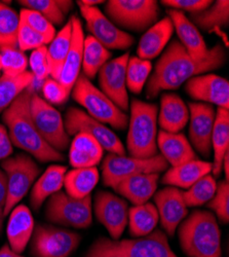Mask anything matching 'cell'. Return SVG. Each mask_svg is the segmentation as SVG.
Segmentation results:
<instances>
[{
	"label": "cell",
	"mask_w": 229,
	"mask_h": 257,
	"mask_svg": "<svg viewBox=\"0 0 229 257\" xmlns=\"http://www.w3.org/2000/svg\"><path fill=\"white\" fill-rule=\"evenodd\" d=\"M226 60L227 52L221 45L210 49L204 59L195 60L177 39H174L156 62L146 85V96L148 99H154L162 91L177 90L194 76L221 68Z\"/></svg>",
	"instance_id": "cell-1"
},
{
	"label": "cell",
	"mask_w": 229,
	"mask_h": 257,
	"mask_svg": "<svg viewBox=\"0 0 229 257\" xmlns=\"http://www.w3.org/2000/svg\"><path fill=\"white\" fill-rule=\"evenodd\" d=\"M33 92L30 85L3 112V120L8 126L12 143L43 163L64 161V156L45 141L33 123L30 114Z\"/></svg>",
	"instance_id": "cell-2"
},
{
	"label": "cell",
	"mask_w": 229,
	"mask_h": 257,
	"mask_svg": "<svg viewBox=\"0 0 229 257\" xmlns=\"http://www.w3.org/2000/svg\"><path fill=\"white\" fill-rule=\"evenodd\" d=\"M179 240L189 257H221V233L210 211L195 210L179 224Z\"/></svg>",
	"instance_id": "cell-3"
},
{
	"label": "cell",
	"mask_w": 229,
	"mask_h": 257,
	"mask_svg": "<svg viewBox=\"0 0 229 257\" xmlns=\"http://www.w3.org/2000/svg\"><path fill=\"white\" fill-rule=\"evenodd\" d=\"M85 257H178L170 247L166 234L154 229L149 234L132 240L99 238Z\"/></svg>",
	"instance_id": "cell-4"
},
{
	"label": "cell",
	"mask_w": 229,
	"mask_h": 257,
	"mask_svg": "<svg viewBox=\"0 0 229 257\" xmlns=\"http://www.w3.org/2000/svg\"><path fill=\"white\" fill-rule=\"evenodd\" d=\"M157 105L133 99L127 146L131 157L150 159L157 155Z\"/></svg>",
	"instance_id": "cell-5"
},
{
	"label": "cell",
	"mask_w": 229,
	"mask_h": 257,
	"mask_svg": "<svg viewBox=\"0 0 229 257\" xmlns=\"http://www.w3.org/2000/svg\"><path fill=\"white\" fill-rule=\"evenodd\" d=\"M71 93L73 99L87 110V113L99 122L107 123L120 131L128 126L129 115L83 74H79Z\"/></svg>",
	"instance_id": "cell-6"
},
{
	"label": "cell",
	"mask_w": 229,
	"mask_h": 257,
	"mask_svg": "<svg viewBox=\"0 0 229 257\" xmlns=\"http://www.w3.org/2000/svg\"><path fill=\"white\" fill-rule=\"evenodd\" d=\"M105 4V12L111 22L131 31L149 29L160 15L155 0H109Z\"/></svg>",
	"instance_id": "cell-7"
},
{
	"label": "cell",
	"mask_w": 229,
	"mask_h": 257,
	"mask_svg": "<svg viewBox=\"0 0 229 257\" xmlns=\"http://www.w3.org/2000/svg\"><path fill=\"white\" fill-rule=\"evenodd\" d=\"M7 175L8 197L5 207V217L22 201L40 173L39 167L28 155L20 154L2 162Z\"/></svg>",
	"instance_id": "cell-8"
},
{
	"label": "cell",
	"mask_w": 229,
	"mask_h": 257,
	"mask_svg": "<svg viewBox=\"0 0 229 257\" xmlns=\"http://www.w3.org/2000/svg\"><path fill=\"white\" fill-rule=\"evenodd\" d=\"M169 168V163L161 155L150 159H137L109 154L102 164L104 185L114 187L123 179L139 174L160 173Z\"/></svg>",
	"instance_id": "cell-9"
},
{
	"label": "cell",
	"mask_w": 229,
	"mask_h": 257,
	"mask_svg": "<svg viewBox=\"0 0 229 257\" xmlns=\"http://www.w3.org/2000/svg\"><path fill=\"white\" fill-rule=\"evenodd\" d=\"M30 114L40 136L57 152L67 149L70 136L65 130L64 119L55 107L33 92L30 100Z\"/></svg>",
	"instance_id": "cell-10"
},
{
	"label": "cell",
	"mask_w": 229,
	"mask_h": 257,
	"mask_svg": "<svg viewBox=\"0 0 229 257\" xmlns=\"http://www.w3.org/2000/svg\"><path fill=\"white\" fill-rule=\"evenodd\" d=\"M46 216L49 221L56 224L87 228L93 222L92 197L75 199L60 190L50 197Z\"/></svg>",
	"instance_id": "cell-11"
},
{
	"label": "cell",
	"mask_w": 229,
	"mask_h": 257,
	"mask_svg": "<svg viewBox=\"0 0 229 257\" xmlns=\"http://www.w3.org/2000/svg\"><path fill=\"white\" fill-rule=\"evenodd\" d=\"M30 241L34 257H69L78 247L80 235L68 229L38 224Z\"/></svg>",
	"instance_id": "cell-12"
},
{
	"label": "cell",
	"mask_w": 229,
	"mask_h": 257,
	"mask_svg": "<svg viewBox=\"0 0 229 257\" xmlns=\"http://www.w3.org/2000/svg\"><path fill=\"white\" fill-rule=\"evenodd\" d=\"M65 130L69 136L85 133L95 138L103 149L117 156H126L120 139L105 124L91 117L86 111L70 107L64 118Z\"/></svg>",
	"instance_id": "cell-13"
},
{
	"label": "cell",
	"mask_w": 229,
	"mask_h": 257,
	"mask_svg": "<svg viewBox=\"0 0 229 257\" xmlns=\"http://www.w3.org/2000/svg\"><path fill=\"white\" fill-rule=\"evenodd\" d=\"M76 4L79 7L81 16L86 20L91 36L104 48L107 50H127L134 45V37L114 25L98 8Z\"/></svg>",
	"instance_id": "cell-14"
},
{
	"label": "cell",
	"mask_w": 229,
	"mask_h": 257,
	"mask_svg": "<svg viewBox=\"0 0 229 257\" xmlns=\"http://www.w3.org/2000/svg\"><path fill=\"white\" fill-rule=\"evenodd\" d=\"M130 54L108 61L99 70V84L101 91L117 107L126 112L130 108V100L127 89V65Z\"/></svg>",
	"instance_id": "cell-15"
},
{
	"label": "cell",
	"mask_w": 229,
	"mask_h": 257,
	"mask_svg": "<svg viewBox=\"0 0 229 257\" xmlns=\"http://www.w3.org/2000/svg\"><path fill=\"white\" fill-rule=\"evenodd\" d=\"M95 214L111 238L118 240L129 222V205L112 192L102 190L95 197Z\"/></svg>",
	"instance_id": "cell-16"
},
{
	"label": "cell",
	"mask_w": 229,
	"mask_h": 257,
	"mask_svg": "<svg viewBox=\"0 0 229 257\" xmlns=\"http://www.w3.org/2000/svg\"><path fill=\"white\" fill-rule=\"evenodd\" d=\"M190 126V144L200 156L207 159L212 152V133L216 118L214 106L207 103L191 102L188 104Z\"/></svg>",
	"instance_id": "cell-17"
},
{
	"label": "cell",
	"mask_w": 229,
	"mask_h": 257,
	"mask_svg": "<svg viewBox=\"0 0 229 257\" xmlns=\"http://www.w3.org/2000/svg\"><path fill=\"white\" fill-rule=\"evenodd\" d=\"M185 91L193 100L229 108V82L216 74H200L185 82Z\"/></svg>",
	"instance_id": "cell-18"
},
{
	"label": "cell",
	"mask_w": 229,
	"mask_h": 257,
	"mask_svg": "<svg viewBox=\"0 0 229 257\" xmlns=\"http://www.w3.org/2000/svg\"><path fill=\"white\" fill-rule=\"evenodd\" d=\"M154 203L162 228L169 235H173L188 213L182 191L173 186L165 187L155 192Z\"/></svg>",
	"instance_id": "cell-19"
},
{
	"label": "cell",
	"mask_w": 229,
	"mask_h": 257,
	"mask_svg": "<svg viewBox=\"0 0 229 257\" xmlns=\"http://www.w3.org/2000/svg\"><path fill=\"white\" fill-rule=\"evenodd\" d=\"M70 21L72 25L70 49L63 69H62L58 79V81L63 84L69 92L72 91L73 85L80 74L83 57V44H85V34H83L82 24L79 18L72 16Z\"/></svg>",
	"instance_id": "cell-20"
},
{
	"label": "cell",
	"mask_w": 229,
	"mask_h": 257,
	"mask_svg": "<svg viewBox=\"0 0 229 257\" xmlns=\"http://www.w3.org/2000/svg\"><path fill=\"white\" fill-rule=\"evenodd\" d=\"M168 15L179 36V42L187 53L195 60H202L209 55L210 49H207L199 30L193 25L189 18H187L183 12L172 9L168 11Z\"/></svg>",
	"instance_id": "cell-21"
},
{
	"label": "cell",
	"mask_w": 229,
	"mask_h": 257,
	"mask_svg": "<svg viewBox=\"0 0 229 257\" xmlns=\"http://www.w3.org/2000/svg\"><path fill=\"white\" fill-rule=\"evenodd\" d=\"M34 219L30 209L25 205L16 206L10 213L7 227L8 240L13 251L22 253L31 240L34 230Z\"/></svg>",
	"instance_id": "cell-22"
},
{
	"label": "cell",
	"mask_w": 229,
	"mask_h": 257,
	"mask_svg": "<svg viewBox=\"0 0 229 257\" xmlns=\"http://www.w3.org/2000/svg\"><path fill=\"white\" fill-rule=\"evenodd\" d=\"M173 32L174 26L169 17L157 21L141 37L137 48L138 58L147 61L156 58L168 45Z\"/></svg>",
	"instance_id": "cell-23"
},
{
	"label": "cell",
	"mask_w": 229,
	"mask_h": 257,
	"mask_svg": "<svg viewBox=\"0 0 229 257\" xmlns=\"http://www.w3.org/2000/svg\"><path fill=\"white\" fill-rule=\"evenodd\" d=\"M162 131L179 133L189 120V110L185 102L176 94H163L160 99V109L157 116Z\"/></svg>",
	"instance_id": "cell-24"
},
{
	"label": "cell",
	"mask_w": 229,
	"mask_h": 257,
	"mask_svg": "<svg viewBox=\"0 0 229 257\" xmlns=\"http://www.w3.org/2000/svg\"><path fill=\"white\" fill-rule=\"evenodd\" d=\"M158 174L148 173L131 176L117 183L113 189L135 206L143 205L154 196L159 179Z\"/></svg>",
	"instance_id": "cell-25"
},
{
	"label": "cell",
	"mask_w": 229,
	"mask_h": 257,
	"mask_svg": "<svg viewBox=\"0 0 229 257\" xmlns=\"http://www.w3.org/2000/svg\"><path fill=\"white\" fill-rule=\"evenodd\" d=\"M157 147L161 156L172 167L197 160L190 142L180 133H169L161 130L157 135Z\"/></svg>",
	"instance_id": "cell-26"
},
{
	"label": "cell",
	"mask_w": 229,
	"mask_h": 257,
	"mask_svg": "<svg viewBox=\"0 0 229 257\" xmlns=\"http://www.w3.org/2000/svg\"><path fill=\"white\" fill-rule=\"evenodd\" d=\"M213 165L210 162L193 160L183 165L172 167L162 177V184L173 187L189 188L203 176L212 172Z\"/></svg>",
	"instance_id": "cell-27"
},
{
	"label": "cell",
	"mask_w": 229,
	"mask_h": 257,
	"mask_svg": "<svg viewBox=\"0 0 229 257\" xmlns=\"http://www.w3.org/2000/svg\"><path fill=\"white\" fill-rule=\"evenodd\" d=\"M104 149L92 136L76 134L70 144L69 162L73 168L96 167L103 158Z\"/></svg>",
	"instance_id": "cell-28"
},
{
	"label": "cell",
	"mask_w": 229,
	"mask_h": 257,
	"mask_svg": "<svg viewBox=\"0 0 229 257\" xmlns=\"http://www.w3.org/2000/svg\"><path fill=\"white\" fill-rule=\"evenodd\" d=\"M66 173L67 168L59 165H52L46 170V172L39 177L32 187L30 196L32 209L37 211L48 198L61 190L64 186Z\"/></svg>",
	"instance_id": "cell-29"
},
{
	"label": "cell",
	"mask_w": 229,
	"mask_h": 257,
	"mask_svg": "<svg viewBox=\"0 0 229 257\" xmlns=\"http://www.w3.org/2000/svg\"><path fill=\"white\" fill-rule=\"evenodd\" d=\"M212 148L214 151V162L212 172L215 178L222 172V163L225 155L229 152V111L225 108H218L213 127Z\"/></svg>",
	"instance_id": "cell-30"
},
{
	"label": "cell",
	"mask_w": 229,
	"mask_h": 257,
	"mask_svg": "<svg viewBox=\"0 0 229 257\" xmlns=\"http://www.w3.org/2000/svg\"><path fill=\"white\" fill-rule=\"evenodd\" d=\"M72 35V25L69 20L67 24L62 28L51 41L48 48L47 58L50 68V75L52 78L58 80L63 69L66 57L68 55Z\"/></svg>",
	"instance_id": "cell-31"
},
{
	"label": "cell",
	"mask_w": 229,
	"mask_h": 257,
	"mask_svg": "<svg viewBox=\"0 0 229 257\" xmlns=\"http://www.w3.org/2000/svg\"><path fill=\"white\" fill-rule=\"evenodd\" d=\"M193 25L198 29L207 32H214L223 29L229 24V2L228 0H217L203 11L190 14Z\"/></svg>",
	"instance_id": "cell-32"
},
{
	"label": "cell",
	"mask_w": 229,
	"mask_h": 257,
	"mask_svg": "<svg viewBox=\"0 0 229 257\" xmlns=\"http://www.w3.org/2000/svg\"><path fill=\"white\" fill-rule=\"evenodd\" d=\"M99 171L96 167L76 168L66 173L64 187L66 194L75 199L91 196L92 190L99 181Z\"/></svg>",
	"instance_id": "cell-33"
},
{
	"label": "cell",
	"mask_w": 229,
	"mask_h": 257,
	"mask_svg": "<svg viewBox=\"0 0 229 257\" xmlns=\"http://www.w3.org/2000/svg\"><path fill=\"white\" fill-rule=\"evenodd\" d=\"M159 220L156 207L152 203L134 206L129 209V226L133 237L141 238L152 232Z\"/></svg>",
	"instance_id": "cell-34"
},
{
	"label": "cell",
	"mask_w": 229,
	"mask_h": 257,
	"mask_svg": "<svg viewBox=\"0 0 229 257\" xmlns=\"http://www.w3.org/2000/svg\"><path fill=\"white\" fill-rule=\"evenodd\" d=\"M111 56V53L93 36L85 37L81 66L85 73L83 75L89 79L95 78L99 70L109 61Z\"/></svg>",
	"instance_id": "cell-35"
},
{
	"label": "cell",
	"mask_w": 229,
	"mask_h": 257,
	"mask_svg": "<svg viewBox=\"0 0 229 257\" xmlns=\"http://www.w3.org/2000/svg\"><path fill=\"white\" fill-rule=\"evenodd\" d=\"M33 81L34 76L28 70L16 77L4 74L0 76V113L4 112L21 94L32 85Z\"/></svg>",
	"instance_id": "cell-36"
},
{
	"label": "cell",
	"mask_w": 229,
	"mask_h": 257,
	"mask_svg": "<svg viewBox=\"0 0 229 257\" xmlns=\"http://www.w3.org/2000/svg\"><path fill=\"white\" fill-rule=\"evenodd\" d=\"M20 21V14L16 10L5 2H0V50L19 49Z\"/></svg>",
	"instance_id": "cell-37"
},
{
	"label": "cell",
	"mask_w": 229,
	"mask_h": 257,
	"mask_svg": "<svg viewBox=\"0 0 229 257\" xmlns=\"http://www.w3.org/2000/svg\"><path fill=\"white\" fill-rule=\"evenodd\" d=\"M217 183L211 174H207L196 181L188 190L182 191L187 207H198L209 202L215 195Z\"/></svg>",
	"instance_id": "cell-38"
},
{
	"label": "cell",
	"mask_w": 229,
	"mask_h": 257,
	"mask_svg": "<svg viewBox=\"0 0 229 257\" xmlns=\"http://www.w3.org/2000/svg\"><path fill=\"white\" fill-rule=\"evenodd\" d=\"M151 69L150 61L130 57L127 65V89L134 94H140L148 80Z\"/></svg>",
	"instance_id": "cell-39"
},
{
	"label": "cell",
	"mask_w": 229,
	"mask_h": 257,
	"mask_svg": "<svg viewBox=\"0 0 229 257\" xmlns=\"http://www.w3.org/2000/svg\"><path fill=\"white\" fill-rule=\"evenodd\" d=\"M2 57V71L4 75L16 77L27 71L29 60L24 52L19 49L0 50Z\"/></svg>",
	"instance_id": "cell-40"
},
{
	"label": "cell",
	"mask_w": 229,
	"mask_h": 257,
	"mask_svg": "<svg viewBox=\"0 0 229 257\" xmlns=\"http://www.w3.org/2000/svg\"><path fill=\"white\" fill-rule=\"evenodd\" d=\"M18 4L43 15L54 26L62 25L65 21V15L60 10L58 0H20Z\"/></svg>",
	"instance_id": "cell-41"
},
{
	"label": "cell",
	"mask_w": 229,
	"mask_h": 257,
	"mask_svg": "<svg viewBox=\"0 0 229 257\" xmlns=\"http://www.w3.org/2000/svg\"><path fill=\"white\" fill-rule=\"evenodd\" d=\"M20 19L29 27H31L34 31L39 33L41 36H44V38L48 42V45L51 44V41L57 34L55 26L50 21H48L43 15H40L35 11L22 9L20 12Z\"/></svg>",
	"instance_id": "cell-42"
},
{
	"label": "cell",
	"mask_w": 229,
	"mask_h": 257,
	"mask_svg": "<svg viewBox=\"0 0 229 257\" xmlns=\"http://www.w3.org/2000/svg\"><path fill=\"white\" fill-rule=\"evenodd\" d=\"M207 207L212 209L221 223L227 224L229 221V184L222 180L217 184L214 197L209 201Z\"/></svg>",
	"instance_id": "cell-43"
},
{
	"label": "cell",
	"mask_w": 229,
	"mask_h": 257,
	"mask_svg": "<svg viewBox=\"0 0 229 257\" xmlns=\"http://www.w3.org/2000/svg\"><path fill=\"white\" fill-rule=\"evenodd\" d=\"M47 45L48 42L44 38V36H41L39 33L34 31L25 22H23V21H20V27L18 32V46L20 51H33Z\"/></svg>",
	"instance_id": "cell-44"
},
{
	"label": "cell",
	"mask_w": 229,
	"mask_h": 257,
	"mask_svg": "<svg viewBox=\"0 0 229 257\" xmlns=\"http://www.w3.org/2000/svg\"><path fill=\"white\" fill-rule=\"evenodd\" d=\"M47 52L48 48L47 46H44L36 50H33L30 55L29 65L31 68V72L34 76V80L45 81L50 76Z\"/></svg>",
	"instance_id": "cell-45"
},
{
	"label": "cell",
	"mask_w": 229,
	"mask_h": 257,
	"mask_svg": "<svg viewBox=\"0 0 229 257\" xmlns=\"http://www.w3.org/2000/svg\"><path fill=\"white\" fill-rule=\"evenodd\" d=\"M43 94L45 100L50 104H63L65 103L71 92H69L63 84H61L58 80L49 77L45 80L43 85Z\"/></svg>",
	"instance_id": "cell-46"
},
{
	"label": "cell",
	"mask_w": 229,
	"mask_h": 257,
	"mask_svg": "<svg viewBox=\"0 0 229 257\" xmlns=\"http://www.w3.org/2000/svg\"><path fill=\"white\" fill-rule=\"evenodd\" d=\"M161 4L164 7L172 8V10L194 14L209 8L213 2L212 0H163Z\"/></svg>",
	"instance_id": "cell-47"
},
{
	"label": "cell",
	"mask_w": 229,
	"mask_h": 257,
	"mask_svg": "<svg viewBox=\"0 0 229 257\" xmlns=\"http://www.w3.org/2000/svg\"><path fill=\"white\" fill-rule=\"evenodd\" d=\"M7 127L0 123V161H4L13 154L14 148Z\"/></svg>",
	"instance_id": "cell-48"
},
{
	"label": "cell",
	"mask_w": 229,
	"mask_h": 257,
	"mask_svg": "<svg viewBox=\"0 0 229 257\" xmlns=\"http://www.w3.org/2000/svg\"><path fill=\"white\" fill-rule=\"evenodd\" d=\"M8 197V182L7 175L4 171L0 169V232L3 230L4 220H5V207Z\"/></svg>",
	"instance_id": "cell-49"
},
{
	"label": "cell",
	"mask_w": 229,
	"mask_h": 257,
	"mask_svg": "<svg viewBox=\"0 0 229 257\" xmlns=\"http://www.w3.org/2000/svg\"><path fill=\"white\" fill-rule=\"evenodd\" d=\"M0 257H23L11 249L9 245H5L0 249Z\"/></svg>",
	"instance_id": "cell-50"
},
{
	"label": "cell",
	"mask_w": 229,
	"mask_h": 257,
	"mask_svg": "<svg viewBox=\"0 0 229 257\" xmlns=\"http://www.w3.org/2000/svg\"><path fill=\"white\" fill-rule=\"evenodd\" d=\"M222 171H224V175L226 178V181L228 182L229 178V152L225 155L222 163Z\"/></svg>",
	"instance_id": "cell-51"
},
{
	"label": "cell",
	"mask_w": 229,
	"mask_h": 257,
	"mask_svg": "<svg viewBox=\"0 0 229 257\" xmlns=\"http://www.w3.org/2000/svg\"><path fill=\"white\" fill-rule=\"evenodd\" d=\"M77 3L86 7H96L101 4H105L104 0H78Z\"/></svg>",
	"instance_id": "cell-52"
},
{
	"label": "cell",
	"mask_w": 229,
	"mask_h": 257,
	"mask_svg": "<svg viewBox=\"0 0 229 257\" xmlns=\"http://www.w3.org/2000/svg\"><path fill=\"white\" fill-rule=\"evenodd\" d=\"M2 57H0V76H2Z\"/></svg>",
	"instance_id": "cell-53"
}]
</instances>
